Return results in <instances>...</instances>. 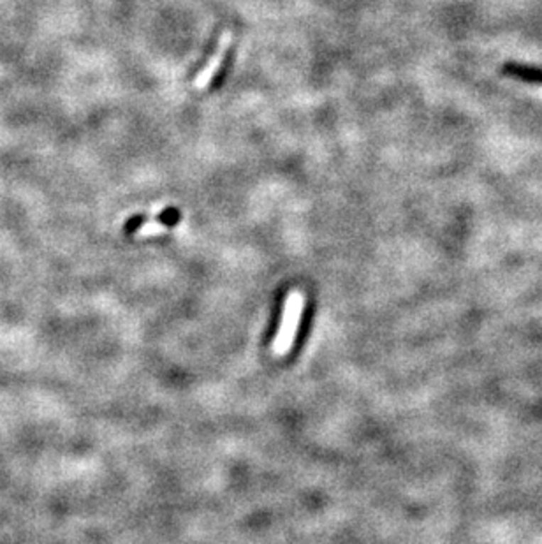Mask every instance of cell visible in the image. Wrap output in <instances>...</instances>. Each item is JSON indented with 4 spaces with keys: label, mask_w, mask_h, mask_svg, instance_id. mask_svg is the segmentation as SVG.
Returning <instances> with one entry per match:
<instances>
[{
    "label": "cell",
    "mask_w": 542,
    "mask_h": 544,
    "mask_svg": "<svg viewBox=\"0 0 542 544\" xmlns=\"http://www.w3.org/2000/svg\"><path fill=\"white\" fill-rule=\"evenodd\" d=\"M231 46H232V34L231 32H224V34L220 36L219 43H217L215 50H213L212 57L206 60V64L202 65L201 71L195 74L193 81V87L195 88V90H205V88H208V85L212 83L215 74L219 73L220 65H222L224 58H226L227 51H229Z\"/></svg>",
    "instance_id": "cell-2"
},
{
    "label": "cell",
    "mask_w": 542,
    "mask_h": 544,
    "mask_svg": "<svg viewBox=\"0 0 542 544\" xmlns=\"http://www.w3.org/2000/svg\"><path fill=\"white\" fill-rule=\"evenodd\" d=\"M166 229H168V225L162 224V222L150 220V222H145V224L139 225V228L136 229V235L138 236H155V235H162V233H166Z\"/></svg>",
    "instance_id": "cell-4"
},
{
    "label": "cell",
    "mask_w": 542,
    "mask_h": 544,
    "mask_svg": "<svg viewBox=\"0 0 542 544\" xmlns=\"http://www.w3.org/2000/svg\"><path fill=\"white\" fill-rule=\"evenodd\" d=\"M502 74L509 78H516L530 85H542V68L521 62H505L502 65Z\"/></svg>",
    "instance_id": "cell-3"
},
{
    "label": "cell",
    "mask_w": 542,
    "mask_h": 544,
    "mask_svg": "<svg viewBox=\"0 0 542 544\" xmlns=\"http://www.w3.org/2000/svg\"><path fill=\"white\" fill-rule=\"evenodd\" d=\"M305 310V294L300 289L289 292L287 299L283 302L282 317H280L278 329H276L275 340L271 343L273 356L283 358L291 353L293 343L296 340L298 328H300L301 317Z\"/></svg>",
    "instance_id": "cell-1"
}]
</instances>
